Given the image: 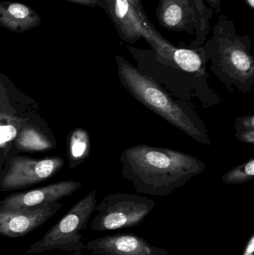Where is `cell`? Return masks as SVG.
<instances>
[{
	"mask_svg": "<svg viewBox=\"0 0 254 255\" xmlns=\"http://www.w3.org/2000/svg\"><path fill=\"white\" fill-rule=\"evenodd\" d=\"M122 175L140 193L166 195L202 173L206 164L198 157L164 147L137 145L120 155Z\"/></svg>",
	"mask_w": 254,
	"mask_h": 255,
	"instance_id": "obj_1",
	"label": "cell"
},
{
	"mask_svg": "<svg viewBox=\"0 0 254 255\" xmlns=\"http://www.w3.org/2000/svg\"><path fill=\"white\" fill-rule=\"evenodd\" d=\"M115 59L119 82L130 95L194 140L212 145L205 122L198 115L192 103L173 97L120 55H116Z\"/></svg>",
	"mask_w": 254,
	"mask_h": 255,
	"instance_id": "obj_2",
	"label": "cell"
},
{
	"mask_svg": "<svg viewBox=\"0 0 254 255\" xmlns=\"http://www.w3.org/2000/svg\"><path fill=\"white\" fill-rule=\"evenodd\" d=\"M252 43L250 36L239 35L234 22L221 14L213 27V35L203 45L210 70L230 91L237 90L249 94L253 91Z\"/></svg>",
	"mask_w": 254,
	"mask_h": 255,
	"instance_id": "obj_3",
	"label": "cell"
},
{
	"mask_svg": "<svg viewBox=\"0 0 254 255\" xmlns=\"http://www.w3.org/2000/svg\"><path fill=\"white\" fill-rule=\"evenodd\" d=\"M128 49L137 61V70L153 79L173 97L189 103L197 100L204 108L220 104V96L210 86L208 81L159 62L154 58L152 50L129 46Z\"/></svg>",
	"mask_w": 254,
	"mask_h": 255,
	"instance_id": "obj_4",
	"label": "cell"
},
{
	"mask_svg": "<svg viewBox=\"0 0 254 255\" xmlns=\"http://www.w3.org/2000/svg\"><path fill=\"white\" fill-rule=\"evenodd\" d=\"M98 7L108 15L123 41L134 43L145 39L157 56H162L174 46L157 30L146 12L139 10L129 0H99Z\"/></svg>",
	"mask_w": 254,
	"mask_h": 255,
	"instance_id": "obj_5",
	"label": "cell"
},
{
	"mask_svg": "<svg viewBox=\"0 0 254 255\" xmlns=\"http://www.w3.org/2000/svg\"><path fill=\"white\" fill-rule=\"evenodd\" d=\"M96 191L89 193L78 202L61 220L54 225L37 242L30 247L25 255L39 254L43 252L79 251L83 248L79 232L85 227L95 205Z\"/></svg>",
	"mask_w": 254,
	"mask_h": 255,
	"instance_id": "obj_6",
	"label": "cell"
},
{
	"mask_svg": "<svg viewBox=\"0 0 254 255\" xmlns=\"http://www.w3.org/2000/svg\"><path fill=\"white\" fill-rule=\"evenodd\" d=\"M64 160L60 156L35 159L10 149L0 175V191L27 188L50 179L61 170Z\"/></svg>",
	"mask_w": 254,
	"mask_h": 255,
	"instance_id": "obj_7",
	"label": "cell"
},
{
	"mask_svg": "<svg viewBox=\"0 0 254 255\" xmlns=\"http://www.w3.org/2000/svg\"><path fill=\"white\" fill-rule=\"evenodd\" d=\"M156 16L163 28L195 36L189 48L203 46L210 34L193 0H159Z\"/></svg>",
	"mask_w": 254,
	"mask_h": 255,
	"instance_id": "obj_8",
	"label": "cell"
},
{
	"mask_svg": "<svg viewBox=\"0 0 254 255\" xmlns=\"http://www.w3.org/2000/svg\"><path fill=\"white\" fill-rule=\"evenodd\" d=\"M62 207L58 202L34 207H0V235L8 238L25 236L43 226Z\"/></svg>",
	"mask_w": 254,
	"mask_h": 255,
	"instance_id": "obj_9",
	"label": "cell"
},
{
	"mask_svg": "<svg viewBox=\"0 0 254 255\" xmlns=\"http://www.w3.org/2000/svg\"><path fill=\"white\" fill-rule=\"evenodd\" d=\"M82 185V183L79 181L68 180L54 183L25 193H13L0 201V207H34L58 202L64 198L72 196L80 189Z\"/></svg>",
	"mask_w": 254,
	"mask_h": 255,
	"instance_id": "obj_10",
	"label": "cell"
},
{
	"mask_svg": "<svg viewBox=\"0 0 254 255\" xmlns=\"http://www.w3.org/2000/svg\"><path fill=\"white\" fill-rule=\"evenodd\" d=\"M57 141L48 128L38 125L33 117L19 129L12 142L14 152H44L56 148Z\"/></svg>",
	"mask_w": 254,
	"mask_h": 255,
	"instance_id": "obj_11",
	"label": "cell"
},
{
	"mask_svg": "<svg viewBox=\"0 0 254 255\" xmlns=\"http://www.w3.org/2000/svg\"><path fill=\"white\" fill-rule=\"evenodd\" d=\"M41 24L37 11L18 1H0V25L16 33H23Z\"/></svg>",
	"mask_w": 254,
	"mask_h": 255,
	"instance_id": "obj_12",
	"label": "cell"
},
{
	"mask_svg": "<svg viewBox=\"0 0 254 255\" xmlns=\"http://www.w3.org/2000/svg\"><path fill=\"white\" fill-rule=\"evenodd\" d=\"M25 98L7 76L0 73V117L26 114V110L31 111V104H26Z\"/></svg>",
	"mask_w": 254,
	"mask_h": 255,
	"instance_id": "obj_13",
	"label": "cell"
},
{
	"mask_svg": "<svg viewBox=\"0 0 254 255\" xmlns=\"http://www.w3.org/2000/svg\"><path fill=\"white\" fill-rule=\"evenodd\" d=\"M91 142L86 129L78 128L70 132L67 142L69 168L75 169L83 163L90 154Z\"/></svg>",
	"mask_w": 254,
	"mask_h": 255,
	"instance_id": "obj_14",
	"label": "cell"
},
{
	"mask_svg": "<svg viewBox=\"0 0 254 255\" xmlns=\"http://www.w3.org/2000/svg\"><path fill=\"white\" fill-rule=\"evenodd\" d=\"M254 178V158L233 168L222 176V181L228 184H238L249 182Z\"/></svg>",
	"mask_w": 254,
	"mask_h": 255,
	"instance_id": "obj_15",
	"label": "cell"
},
{
	"mask_svg": "<svg viewBox=\"0 0 254 255\" xmlns=\"http://www.w3.org/2000/svg\"><path fill=\"white\" fill-rule=\"evenodd\" d=\"M234 127L236 137L240 142L254 145V115L239 117Z\"/></svg>",
	"mask_w": 254,
	"mask_h": 255,
	"instance_id": "obj_16",
	"label": "cell"
},
{
	"mask_svg": "<svg viewBox=\"0 0 254 255\" xmlns=\"http://www.w3.org/2000/svg\"><path fill=\"white\" fill-rule=\"evenodd\" d=\"M103 206L109 210L107 214H104L101 223L105 229H115L124 226L127 222V217L125 213L122 211H110L104 203L101 204Z\"/></svg>",
	"mask_w": 254,
	"mask_h": 255,
	"instance_id": "obj_17",
	"label": "cell"
},
{
	"mask_svg": "<svg viewBox=\"0 0 254 255\" xmlns=\"http://www.w3.org/2000/svg\"><path fill=\"white\" fill-rule=\"evenodd\" d=\"M193 1L194 2H195V5H196L197 8H198V11L201 13V17H202L203 21H204L206 28L210 31V19L213 17V10L207 7L204 0H193Z\"/></svg>",
	"mask_w": 254,
	"mask_h": 255,
	"instance_id": "obj_18",
	"label": "cell"
},
{
	"mask_svg": "<svg viewBox=\"0 0 254 255\" xmlns=\"http://www.w3.org/2000/svg\"><path fill=\"white\" fill-rule=\"evenodd\" d=\"M137 241L132 237H123L119 238L116 243L117 250L123 253H129L137 248Z\"/></svg>",
	"mask_w": 254,
	"mask_h": 255,
	"instance_id": "obj_19",
	"label": "cell"
},
{
	"mask_svg": "<svg viewBox=\"0 0 254 255\" xmlns=\"http://www.w3.org/2000/svg\"><path fill=\"white\" fill-rule=\"evenodd\" d=\"M204 1L213 13H219L222 11V0H204Z\"/></svg>",
	"mask_w": 254,
	"mask_h": 255,
	"instance_id": "obj_20",
	"label": "cell"
},
{
	"mask_svg": "<svg viewBox=\"0 0 254 255\" xmlns=\"http://www.w3.org/2000/svg\"><path fill=\"white\" fill-rule=\"evenodd\" d=\"M64 1H70L75 4H81V5L95 7V6H98L99 0H64Z\"/></svg>",
	"mask_w": 254,
	"mask_h": 255,
	"instance_id": "obj_21",
	"label": "cell"
},
{
	"mask_svg": "<svg viewBox=\"0 0 254 255\" xmlns=\"http://www.w3.org/2000/svg\"><path fill=\"white\" fill-rule=\"evenodd\" d=\"M254 238H252L250 243H249V246H248L247 249H246V253L245 255H254Z\"/></svg>",
	"mask_w": 254,
	"mask_h": 255,
	"instance_id": "obj_22",
	"label": "cell"
},
{
	"mask_svg": "<svg viewBox=\"0 0 254 255\" xmlns=\"http://www.w3.org/2000/svg\"><path fill=\"white\" fill-rule=\"evenodd\" d=\"M131 1V4L137 7L140 11H144V8H143V2L142 0H129Z\"/></svg>",
	"mask_w": 254,
	"mask_h": 255,
	"instance_id": "obj_23",
	"label": "cell"
},
{
	"mask_svg": "<svg viewBox=\"0 0 254 255\" xmlns=\"http://www.w3.org/2000/svg\"><path fill=\"white\" fill-rule=\"evenodd\" d=\"M245 2L247 4L248 7L251 9V10H254V0H244Z\"/></svg>",
	"mask_w": 254,
	"mask_h": 255,
	"instance_id": "obj_24",
	"label": "cell"
}]
</instances>
